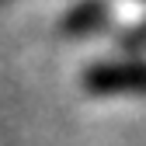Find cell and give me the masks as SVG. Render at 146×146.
<instances>
[{
    "label": "cell",
    "mask_w": 146,
    "mask_h": 146,
    "mask_svg": "<svg viewBox=\"0 0 146 146\" xmlns=\"http://www.w3.org/2000/svg\"><path fill=\"white\" fill-rule=\"evenodd\" d=\"M84 80L94 94H146V63H98Z\"/></svg>",
    "instance_id": "6da1fadb"
}]
</instances>
